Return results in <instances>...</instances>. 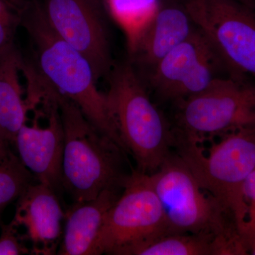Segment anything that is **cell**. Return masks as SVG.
Segmentation results:
<instances>
[{
  "label": "cell",
  "mask_w": 255,
  "mask_h": 255,
  "mask_svg": "<svg viewBox=\"0 0 255 255\" xmlns=\"http://www.w3.org/2000/svg\"><path fill=\"white\" fill-rule=\"evenodd\" d=\"M21 27L32 47L28 58L57 91L74 102L92 125L124 150L111 117L107 96L97 89L95 72L83 55L50 26L41 0H24L20 7Z\"/></svg>",
  "instance_id": "1"
},
{
  "label": "cell",
  "mask_w": 255,
  "mask_h": 255,
  "mask_svg": "<svg viewBox=\"0 0 255 255\" xmlns=\"http://www.w3.org/2000/svg\"><path fill=\"white\" fill-rule=\"evenodd\" d=\"M106 93L111 117L124 150L137 164V171L151 174L170 155L175 132L147 95L131 63L114 65Z\"/></svg>",
  "instance_id": "2"
},
{
  "label": "cell",
  "mask_w": 255,
  "mask_h": 255,
  "mask_svg": "<svg viewBox=\"0 0 255 255\" xmlns=\"http://www.w3.org/2000/svg\"><path fill=\"white\" fill-rule=\"evenodd\" d=\"M55 90L64 130L63 187L73 204L97 197L104 189L124 186L125 151L90 123L71 100Z\"/></svg>",
  "instance_id": "3"
},
{
  "label": "cell",
  "mask_w": 255,
  "mask_h": 255,
  "mask_svg": "<svg viewBox=\"0 0 255 255\" xmlns=\"http://www.w3.org/2000/svg\"><path fill=\"white\" fill-rule=\"evenodd\" d=\"M148 174L163 209L168 234L210 235L247 247L234 221L179 155Z\"/></svg>",
  "instance_id": "4"
},
{
  "label": "cell",
  "mask_w": 255,
  "mask_h": 255,
  "mask_svg": "<svg viewBox=\"0 0 255 255\" xmlns=\"http://www.w3.org/2000/svg\"><path fill=\"white\" fill-rule=\"evenodd\" d=\"M174 146L201 185L231 216L242 236L248 215L243 185L255 168V127L223 135L208 154L199 144L179 138Z\"/></svg>",
  "instance_id": "5"
},
{
  "label": "cell",
  "mask_w": 255,
  "mask_h": 255,
  "mask_svg": "<svg viewBox=\"0 0 255 255\" xmlns=\"http://www.w3.org/2000/svg\"><path fill=\"white\" fill-rule=\"evenodd\" d=\"M250 79L227 75L199 95L179 102L176 137L199 144L255 127V83Z\"/></svg>",
  "instance_id": "6"
},
{
  "label": "cell",
  "mask_w": 255,
  "mask_h": 255,
  "mask_svg": "<svg viewBox=\"0 0 255 255\" xmlns=\"http://www.w3.org/2000/svg\"><path fill=\"white\" fill-rule=\"evenodd\" d=\"M167 234L163 209L148 174L135 170L106 216L94 255H131L137 248Z\"/></svg>",
  "instance_id": "7"
},
{
  "label": "cell",
  "mask_w": 255,
  "mask_h": 255,
  "mask_svg": "<svg viewBox=\"0 0 255 255\" xmlns=\"http://www.w3.org/2000/svg\"><path fill=\"white\" fill-rule=\"evenodd\" d=\"M231 73L255 80V9L238 0H184Z\"/></svg>",
  "instance_id": "8"
},
{
  "label": "cell",
  "mask_w": 255,
  "mask_h": 255,
  "mask_svg": "<svg viewBox=\"0 0 255 255\" xmlns=\"http://www.w3.org/2000/svg\"><path fill=\"white\" fill-rule=\"evenodd\" d=\"M230 75L233 74L211 42L196 27L149 72V80L159 97L179 102Z\"/></svg>",
  "instance_id": "9"
},
{
  "label": "cell",
  "mask_w": 255,
  "mask_h": 255,
  "mask_svg": "<svg viewBox=\"0 0 255 255\" xmlns=\"http://www.w3.org/2000/svg\"><path fill=\"white\" fill-rule=\"evenodd\" d=\"M36 101L44 107L46 123L42 125L36 107L31 125L25 124L16 135L14 146L18 156L37 179L58 194L63 187L64 130L54 87L42 78L36 88Z\"/></svg>",
  "instance_id": "10"
},
{
  "label": "cell",
  "mask_w": 255,
  "mask_h": 255,
  "mask_svg": "<svg viewBox=\"0 0 255 255\" xmlns=\"http://www.w3.org/2000/svg\"><path fill=\"white\" fill-rule=\"evenodd\" d=\"M50 26L91 64L97 80L113 66L103 3L100 0H41Z\"/></svg>",
  "instance_id": "11"
},
{
  "label": "cell",
  "mask_w": 255,
  "mask_h": 255,
  "mask_svg": "<svg viewBox=\"0 0 255 255\" xmlns=\"http://www.w3.org/2000/svg\"><path fill=\"white\" fill-rule=\"evenodd\" d=\"M64 219L65 213L58 194L38 182L30 184L18 198L11 222L25 230L22 236L25 241L31 243V253L52 255L59 250Z\"/></svg>",
  "instance_id": "12"
},
{
  "label": "cell",
  "mask_w": 255,
  "mask_h": 255,
  "mask_svg": "<svg viewBox=\"0 0 255 255\" xmlns=\"http://www.w3.org/2000/svg\"><path fill=\"white\" fill-rule=\"evenodd\" d=\"M196 28L184 5L159 6L153 17L129 38L132 62L150 72L166 55Z\"/></svg>",
  "instance_id": "13"
},
{
  "label": "cell",
  "mask_w": 255,
  "mask_h": 255,
  "mask_svg": "<svg viewBox=\"0 0 255 255\" xmlns=\"http://www.w3.org/2000/svg\"><path fill=\"white\" fill-rule=\"evenodd\" d=\"M124 187H108L92 200L73 204L65 213V230L57 254L94 255L95 243L106 216L118 200Z\"/></svg>",
  "instance_id": "14"
},
{
  "label": "cell",
  "mask_w": 255,
  "mask_h": 255,
  "mask_svg": "<svg viewBox=\"0 0 255 255\" xmlns=\"http://www.w3.org/2000/svg\"><path fill=\"white\" fill-rule=\"evenodd\" d=\"M22 54L18 49L0 57V145L12 147L27 122L28 107L18 79Z\"/></svg>",
  "instance_id": "15"
},
{
  "label": "cell",
  "mask_w": 255,
  "mask_h": 255,
  "mask_svg": "<svg viewBox=\"0 0 255 255\" xmlns=\"http://www.w3.org/2000/svg\"><path fill=\"white\" fill-rule=\"evenodd\" d=\"M231 242L210 235L167 234L140 246L131 255H232Z\"/></svg>",
  "instance_id": "16"
},
{
  "label": "cell",
  "mask_w": 255,
  "mask_h": 255,
  "mask_svg": "<svg viewBox=\"0 0 255 255\" xmlns=\"http://www.w3.org/2000/svg\"><path fill=\"white\" fill-rule=\"evenodd\" d=\"M11 147L0 145V214L17 200L34 177Z\"/></svg>",
  "instance_id": "17"
},
{
  "label": "cell",
  "mask_w": 255,
  "mask_h": 255,
  "mask_svg": "<svg viewBox=\"0 0 255 255\" xmlns=\"http://www.w3.org/2000/svg\"><path fill=\"white\" fill-rule=\"evenodd\" d=\"M114 19L128 33L135 35L153 17L159 7V0H102Z\"/></svg>",
  "instance_id": "18"
},
{
  "label": "cell",
  "mask_w": 255,
  "mask_h": 255,
  "mask_svg": "<svg viewBox=\"0 0 255 255\" xmlns=\"http://www.w3.org/2000/svg\"><path fill=\"white\" fill-rule=\"evenodd\" d=\"M20 6L12 0H0V57L17 49L15 38L21 27Z\"/></svg>",
  "instance_id": "19"
},
{
  "label": "cell",
  "mask_w": 255,
  "mask_h": 255,
  "mask_svg": "<svg viewBox=\"0 0 255 255\" xmlns=\"http://www.w3.org/2000/svg\"><path fill=\"white\" fill-rule=\"evenodd\" d=\"M0 234V255L30 254L31 250L25 245L22 235L18 233L17 227L11 222L5 224L1 222Z\"/></svg>",
  "instance_id": "20"
},
{
  "label": "cell",
  "mask_w": 255,
  "mask_h": 255,
  "mask_svg": "<svg viewBox=\"0 0 255 255\" xmlns=\"http://www.w3.org/2000/svg\"><path fill=\"white\" fill-rule=\"evenodd\" d=\"M242 236L251 255L255 250V216L254 219L246 223Z\"/></svg>",
  "instance_id": "21"
},
{
  "label": "cell",
  "mask_w": 255,
  "mask_h": 255,
  "mask_svg": "<svg viewBox=\"0 0 255 255\" xmlns=\"http://www.w3.org/2000/svg\"><path fill=\"white\" fill-rule=\"evenodd\" d=\"M238 1L255 9V0H238Z\"/></svg>",
  "instance_id": "22"
},
{
  "label": "cell",
  "mask_w": 255,
  "mask_h": 255,
  "mask_svg": "<svg viewBox=\"0 0 255 255\" xmlns=\"http://www.w3.org/2000/svg\"><path fill=\"white\" fill-rule=\"evenodd\" d=\"M12 1H14L15 3H16L17 4L21 5L22 4V2L23 1V0H12Z\"/></svg>",
  "instance_id": "23"
},
{
  "label": "cell",
  "mask_w": 255,
  "mask_h": 255,
  "mask_svg": "<svg viewBox=\"0 0 255 255\" xmlns=\"http://www.w3.org/2000/svg\"><path fill=\"white\" fill-rule=\"evenodd\" d=\"M251 255H255V250L253 252V253H251Z\"/></svg>",
  "instance_id": "24"
},
{
  "label": "cell",
  "mask_w": 255,
  "mask_h": 255,
  "mask_svg": "<svg viewBox=\"0 0 255 255\" xmlns=\"http://www.w3.org/2000/svg\"><path fill=\"white\" fill-rule=\"evenodd\" d=\"M100 1H102V0H100Z\"/></svg>",
  "instance_id": "25"
}]
</instances>
